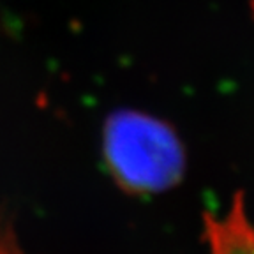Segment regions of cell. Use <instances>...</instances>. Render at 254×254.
Masks as SVG:
<instances>
[{
  "label": "cell",
  "instance_id": "1",
  "mask_svg": "<svg viewBox=\"0 0 254 254\" xmlns=\"http://www.w3.org/2000/svg\"><path fill=\"white\" fill-rule=\"evenodd\" d=\"M103 157L111 179L131 196L161 194L186 173V148L166 120L119 110L103 126Z\"/></svg>",
  "mask_w": 254,
  "mask_h": 254
},
{
  "label": "cell",
  "instance_id": "2",
  "mask_svg": "<svg viewBox=\"0 0 254 254\" xmlns=\"http://www.w3.org/2000/svg\"><path fill=\"white\" fill-rule=\"evenodd\" d=\"M201 238L206 254H254V222L247 215L242 190L233 196L224 215L203 217Z\"/></svg>",
  "mask_w": 254,
  "mask_h": 254
},
{
  "label": "cell",
  "instance_id": "3",
  "mask_svg": "<svg viewBox=\"0 0 254 254\" xmlns=\"http://www.w3.org/2000/svg\"><path fill=\"white\" fill-rule=\"evenodd\" d=\"M0 254H25L16 238L14 228L2 214H0Z\"/></svg>",
  "mask_w": 254,
  "mask_h": 254
}]
</instances>
